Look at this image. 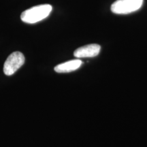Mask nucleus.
<instances>
[{
  "instance_id": "f257e3e1",
  "label": "nucleus",
  "mask_w": 147,
  "mask_h": 147,
  "mask_svg": "<svg viewBox=\"0 0 147 147\" xmlns=\"http://www.w3.org/2000/svg\"><path fill=\"white\" fill-rule=\"evenodd\" d=\"M52 9V6L49 4L36 5L24 11L21 14V18L25 23H36L47 18L50 14Z\"/></svg>"
},
{
  "instance_id": "f03ea898",
  "label": "nucleus",
  "mask_w": 147,
  "mask_h": 147,
  "mask_svg": "<svg viewBox=\"0 0 147 147\" xmlns=\"http://www.w3.org/2000/svg\"><path fill=\"white\" fill-rule=\"evenodd\" d=\"M144 0H117L111 5V11L116 14H128L138 10Z\"/></svg>"
},
{
  "instance_id": "7ed1b4c3",
  "label": "nucleus",
  "mask_w": 147,
  "mask_h": 147,
  "mask_svg": "<svg viewBox=\"0 0 147 147\" xmlns=\"http://www.w3.org/2000/svg\"><path fill=\"white\" fill-rule=\"evenodd\" d=\"M25 57L21 52H14L9 55L3 65V72L6 76L14 74L25 63Z\"/></svg>"
},
{
  "instance_id": "39448f33",
  "label": "nucleus",
  "mask_w": 147,
  "mask_h": 147,
  "mask_svg": "<svg viewBox=\"0 0 147 147\" xmlns=\"http://www.w3.org/2000/svg\"><path fill=\"white\" fill-rule=\"evenodd\" d=\"M82 62L80 59H74L59 64L55 67V71L57 73H67L78 69L82 65Z\"/></svg>"
},
{
  "instance_id": "20e7f679",
  "label": "nucleus",
  "mask_w": 147,
  "mask_h": 147,
  "mask_svg": "<svg viewBox=\"0 0 147 147\" xmlns=\"http://www.w3.org/2000/svg\"><path fill=\"white\" fill-rule=\"evenodd\" d=\"M101 47L97 44H92L84 46L77 49L74 53V55L76 58H89L94 57L99 55Z\"/></svg>"
}]
</instances>
